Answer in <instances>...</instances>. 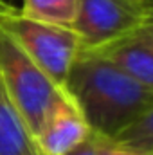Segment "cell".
Instances as JSON below:
<instances>
[{"label": "cell", "instance_id": "9c48e42d", "mask_svg": "<svg viewBox=\"0 0 153 155\" xmlns=\"http://www.w3.org/2000/svg\"><path fill=\"white\" fill-rule=\"evenodd\" d=\"M114 141L153 155V107L148 108L133 124H130Z\"/></svg>", "mask_w": 153, "mask_h": 155}, {"label": "cell", "instance_id": "ba28073f", "mask_svg": "<svg viewBox=\"0 0 153 155\" xmlns=\"http://www.w3.org/2000/svg\"><path fill=\"white\" fill-rule=\"evenodd\" d=\"M79 0H24L22 13L54 25L70 27L77 13Z\"/></svg>", "mask_w": 153, "mask_h": 155}, {"label": "cell", "instance_id": "6da1fadb", "mask_svg": "<svg viewBox=\"0 0 153 155\" xmlns=\"http://www.w3.org/2000/svg\"><path fill=\"white\" fill-rule=\"evenodd\" d=\"M63 90L92 134L112 141L153 107L151 90L94 51L79 49Z\"/></svg>", "mask_w": 153, "mask_h": 155}, {"label": "cell", "instance_id": "7a4b0ae2", "mask_svg": "<svg viewBox=\"0 0 153 155\" xmlns=\"http://www.w3.org/2000/svg\"><path fill=\"white\" fill-rule=\"evenodd\" d=\"M0 83L33 134H38L49 112L67 92L47 76L34 60L0 29Z\"/></svg>", "mask_w": 153, "mask_h": 155}, {"label": "cell", "instance_id": "3957f363", "mask_svg": "<svg viewBox=\"0 0 153 155\" xmlns=\"http://www.w3.org/2000/svg\"><path fill=\"white\" fill-rule=\"evenodd\" d=\"M0 29L15 40L56 85L65 87L81 49L79 38L70 27L34 20L13 4L0 0Z\"/></svg>", "mask_w": 153, "mask_h": 155}, {"label": "cell", "instance_id": "277c9868", "mask_svg": "<svg viewBox=\"0 0 153 155\" xmlns=\"http://www.w3.org/2000/svg\"><path fill=\"white\" fill-rule=\"evenodd\" d=\"M146 22L148 15L133 0H79L70 29L83 51H99L137 35Z\"/></svg>", "mask_w": 153, "mask_h": 155}, {"label": "cell", "instance_id": "52a82bcc", "mask_svg": "<svg viewBox=\"0 0 153 155\" xmlns=\"http://www.w3.org/2000/svg\"><path fill=\"white\" fill-rule=\"evenodd\" d=\"M0 155H40L34 137L0 83Z\"/></svg>", "mask_w": 153, "mask_h": 155}, {"label": "cell", "instance_id": "30bf717a", "mask_svg": "<svg viewBox=\"0 0 153 155\" xmlns=\"http://www.w3.org/2000/svg\"><path fill=\"white\" fill-rule=\"evenodd\" d=\"M96 135V134H94ZM96 155H151V153H144L141 150H135V148H130V146H124L117 141L112 139H103V137H97V150Z\"/></svg>", "mask_w": 153, "mask_h": 155}, {"label": "cell", "instance_id": "5b68a950", "mask_svg": "<svg viewBox=\"0 0 153 155\" xmlns=\"http://www.w3.org/2000/svg\"><path fill=\"white\" fill-rule=\"evenodd\" d=\"M90 135V126L67 96L49 112L34 135V144L40 155H67Z\"/></svg>", "mask_w": 153, "mask_h": 155}, {"label": "cell", "instance_id": "7c38bea8", "mask_svg": "<svg viewBox=\"0 0 153 155\" xmlns=\"http://www.w3.org/2000/svg\"><path fill=\"white\" fill-rule=\"evenodd\" d=\"M146 15H148V18H153V0H133Z\"/></svg>", "mask_w": 153, "mask_h": 155}, {"label": "cell", "instance_id": "8992f818", "mask_svg": "<svg viewBox=\"0 0 153 155\" xmlns=\"http://www.w3.org/2000/svg\"><path fill=\"white\" fill-rule=\"evenodd\" d=\"M83 51V49H81ZM101 56L115 63L121 71H124L133 81L142 85L153 92V43L142 38L141 35H133L122 38L115 43H110L99 51Z\"/></svg>", "mask_w": 153, "mask_h": 155}, {"label": "cell", "instance_id": "8fae6325", "mask_svg": "<svg viewBox=\"0 0 153 155\" xmlns=\"http://www.w3.org/2000/svg\"><path fill=\"white\" fill-rule=\"evenodd\" d=\"M137 35H141L142 38H146L148 41L153 43V18H148V22L144 24V27H142Z\"/></svg>", "mask_w": 153, "mask_h": 155}]
</instances>
